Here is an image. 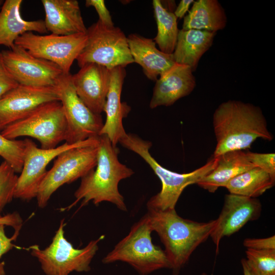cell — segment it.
<instances>
[{
  "instance_id": "7402d4cb",
  "label": "cell",
  "mask_w": 275,
  "mask_h": 275,
  "mask_svg": "<svg viewBox=\"0 0 275 275\" xmlns=\"http://www.w3.org/2000/svg\"><path fill=\"white\" fill-rule=\"evenodd\" d=\"M216 32L199 30H180L172 56L176 63L196 70L202 56L211 47Z\"/></svg>"
},
{
  "instance_id": "484cf974",
  "label": "cell",
  "mask_w": 275,
  "mask_h": 275,
  "mask_svg": "<svg viewBox=\"0 0 275 275\" xmlns=\"http://www.w3.org/2000/svg\"><path fill=\"white\" fill-rule=\"evenodd\" d=\"M154 17L157 32L153 39L162 52L171 54L177 43L179 30L177 26V18L174 12L168 10L159 0L152 2Z\"/></svg>"
},
{
  "instance_id": "6da1fadb",
  "label": "cell",
  "mask_w": 275,
  "mask_h": 275,
  "mask_svg": "<svg viewBox=\"0 0 275 275\" xmlns=\"http://www.w3.org/2000/svg\"><path fill=\"white\" fill-rule=\"evenodd\" d=\"M213 126L216 145L212 158L249 149L258 138L267 141L273 138L261 109L239 100L220 104L213 113Z\"/></svg>"
},
{
  "instance_id": "4316f807",
  "label": "cell",
  "mask_w": 275,
  "mask_h": 275,
  "mask_svg": "<svg viewBox=\"0 0 275 275\" xmlns=\"http://www.w3.org/2000/svg\"><path fill=\"white\" fill-rule=\"evenodd\" d=\"M246 263L254 275H275V250L247 249Z\"/></svg>"
},
{
  "instance_id": "74e56055",
  "label": "cell",
  "mask_w": 275,
  "mask_h": 275,
  "mask_svg": "<svg viewBox=\"0 0 275 275\" xmlns=\"http://www.w3.org/2000/svg\"><path fill=\"white\" fill-rule=\"evenodd\" d=\"M4 262H1L0 263V275H5V271H4Z\"/></svg>"
},
{
  "instance_id": "603a6c76",
  "label": "cell",
  "mask_w": 275,
  "mask_h": 275,
  "mask_svg": "<svg viewBox=\"0 0 275 275\" xmlns=\"http://www.w3.org/2000/svg\"><path fill=\"white\" fill-rule=\"evenodd\" d=\"M215 167L197 184L210 193L225 187L233 178L254 168L244 150L225 153L219 156Z\"/></svg>"
},
{
  "instance_id": "2e32d148",
  "label": "cell",
  "mask_w": 275,
  "mask_h": 275,
  "mask_svg": "<svg viewBox=\"0 0 275 275\" xmlns=\"http://www.w3.org/2000/svg\"><path fill=\"white\" fill-rule=\"evenodd\" d=\"M76 93L94 114L103 112L110 82V69L96 64L88 63L72 75Z\"/></svg>"
},
{
  "instance_id": "1f68e13d",
  "label": "cell",
  "mask_w": 275,
  "mask_h": 275,
  "mask_svg": "<svg viewBox=\"0 0 275 275\" xmlns=\"http://www.w3.org/2000/svg\"><path fill=\"white\" fill-rule=\"evenodd\" d=\"M85 5L86 7L94 8L99 16L98 21L101 23L111 27L114 26L110 13L103 0H86Z\"/></svg>"
},
{
  "instance_id": "4dcf8cb0",
  "label": "cell",
  "mask_w": 275,
  "mask_h": 275,
  "mask_svg": "<svg viewBox=\"0 0 275 275\" xmlns=\"http://www.w3.org/2000/svg\"><path fill=\"white\" fill-rule=\"evenodd\" d=\"M18 85L7 70L0 51V99Z\"/></svg>"
},
{
  "instance_id": "4fadbf2b",
  "label": "cell",
  "mask_w": 275,
  "mask_h": 275,
  "mask_svg": "<svg viewBox=\"0 0 275 275\" xmlns=\"http://www.w3.org/2000/svg\"><path fill=\"white\" fill-rule=\"evenodd\" d=\"M1 53L7 70L18 85L54 87L63 74L56 64L37 58L15 44L10 49L2 50Z\"/></svg>"
},
{
  "instance_id": "8992f818",
  "label": "cell",
  "mask_w": 275,
  "mask_h": 275,
  "mask_svg": "<svg viewBox=\"0 0 275 275\" xmlns=\"http://www.w3.org/2000/svg\"><path fill=\"white\" fill-rule=\"evenodd\" d=\"M99 136L91 142L66 150L58 155L42 180L36 197L44 208L60 187L82 178L96 166Z\"/></svg>"
},
{
  "instance_id": "ba28073f",
  "label": "cell",
  "mask_w": 275,
  "mask_h": 275,
  "mask_svg": "<svg viewBox=\"0 0 275 275\" xmlns=\"http://www.w3.org/2000/svg\"><path fill=\"white\" fill-rule=\"evenodd\" d=\"M65 224L63 219L51 244L44 250L37 245L29 248L31 254L36 257L46 275H68L71 272L88 271L90 263L98 249V243L104 236L91 240L84 248H74L64 236Z\"/></svg>"
},
{
  "instance_id": "d590c367",
  "label": "cell",
  "mask_w": 275,
  "mask_h": 275,
  "mask_svg": "<svg viewBox=\"0 0 275 275\" xmlns=\"http://www.w3.org/2000/svg\"><path fill=\"white\" fill-rule=\"evenodd\" d=\"M194 1V0H181L174 12L177 18H183L186 13L188 11L190 6Z\"/></svg>"
},
{
  "instance_id": "e575fe53",
  "label": "cell",
  "mask_w": 275,
  "mask_h": 275,
  "mask_svg": "<svg viewBox=\"0 0 275 275\" xmlns=\"http://www.w3.org/2000/svg\"><path fill=\"white\" fill-rule=\"evenodd\" d=\"M0 224L12 227L15 232H19L22 224V220L19 214L14 212L0 218Z\"/></svg>"
},
{
  "instance_id": "d6986e66",
  "label": "cell",
  "mask_w": 275,
  "mask_h": 275,
  "mask_svg": "<svg viewBox=\"0 0 275 275\" xmlns=\"http://www.w3.org/2000/svg\"><path fill=\"white\" fill-rule=\"evenodd\" d=\"M47 32L58 35L85 34V26L76 0H42Z\"/></svg>"
},
{
  "instance_id": "52a82bcc",
  "label": "cell",
  "mask_w": 275,
  "mask_h": 275,
  "mask_svg": "<svg viewBox=\"0 0 275 275\" xmlns=\"http://www.w3.org/2000/svg\"><path fill=\"white\" fill-rule=\"evenodd\" d=\"M7 139L29 136L37 140L41 148H54L66 140L67 124L60 101L39 106L24 118L8 125L1 131Z\"/></svg>"
},
{
  "instance_id": "836d02e7",
  "label": "cell",
  "mask_w": 275,
  "mask_h": 275,
  "mask_svg": "<svg viewBox=\"0 0 275 275\" xmlns=\"http://www.w3.org/2000/svg\"><path fill=\"white\" fill-rule=\"evenodd\" d=\"M4 226L0 224V258L2 255L15 246L12 241L16 239L19 234L18 232H15L12 237H8L5 234Z\"/></svg>"
},
{
  "instance_id": "7c38bea8",
  "label": "cell",
  "mask_w": 275,
  "mask_h": 275,
  "mask_svg": "<svg viewBox=\"0 0 275 275\" xmlns=\"http://www.w3.org/2000/svg\"><path fill=\"white\" fill-rule=\"evenodd\" d=\"M95 138L73 144L65 142L49 149L39 148L31 140L25 139L23 167L17 178L14 198L24 200L36 198L39 187L47 172L48 163L63 152L87 144Z\"/></svg>"
},
{
  "instance_id": "f1b7e54d",
  "label": "cell",
  "mask_w": 275,
  "mask_h": 275,
  "mask_svg": "<svg viewBox=\"0 0 275 275\" xmlns=\"http://www.w3.org/2000/svg\"><path fill=\"white\" fill-rule=\"evenodd\" d=\"M6 161L0 164V211L14 198L18 177ZM2 216L0 214V218Z\"/></svg>"
},
{
  "instance_id": "f546056e",
  "label": "cell",
  "mask_w": 275,
  "mask_h": 275,
  "mask_svg": "<svg viewBox=\"0 0 275 275\" xmlns=\"http://www.w3.org/2000/svg\"><path fill=\"white\" fill-rule=\"evenodd\" d=\"M249 160L254 167L259 168L275 178V154L246 152Z\"/></svg>"
},
{
  "instance_id": "e0dca14e",
  "label": "cell",
  "mask_w": 275,
  "mask_h": 275,
  "mask_svg": "<svg viewBox=\"0 0 275 275\" xmlns=\"http://www.w3.org/2000/svg\"><path fill=\"white\" fill-rule=\"evenodd\" d=\"M196 86L191 68L176 63L156 80L150 108L171 106L181 98L189 95Z\"/></svg>"
},
{
  "instance_id": "ac0fdd59",
  "label": "cell",
  "mask_w": 275,
  "mask_h": 275,
  "mask_svg": "<svg viewBox=\"0 0 275 275\" xmlns=\"http://www.w3.org/2000/svg\"><path fill=\"white\" fill-rule=\"evenodd\" d=\"M125 76L124 67H117L110 69V82L103 110L106 114V120L100 135H106L115 147H117L121 139L126 134L122 121L130 109L126 103L121 101Z\"/></svg>"
},
{
  "instance_id": "f35d334b",
  "label": "cell",
  "mask_w": 275,
  "mask_h": 275,
  "mask_svg": "<svg viewBox=\"0 0 275 275\" xmlns=\"http://www.w3.org/2000/svg\"><path fill=\"white\" fill-rule=\"evenodd\" d=\"M3 1L0 0V7H1V6H2V5L3 4Z\"/></svg>"
},
{
  "instance_id": "d4e9b609",
  "label": "cell",
  "mask_w": 275,
  "mask_h": 275,
  "mask_svg": "<svg viewBox=\"0 0 275 275\" xmlns=\"http://www.w3.org/2000/svg\"><path fill=\"white\" fill-rule=\"evenodd\" d=\"M275 178L263 170L252 168L232 179L225 186L230 194L253 198L272 187Z\"/></svg>"
},
{
  "instance_id": "5bb4252c",
  "label": "cell",
  "mask_w": 275,
  "mask_h": 275,
  "mask_svg": "<svg viewBox=\"0 0 275 275\" xmlns=\"http://www.w3.org/2000/svg\"><path fill=\"white\" fill-rule=\"evenodd\" d=\"M53 101H59L54 87L18 85L0 99V132L42 104Z\"/></svg>"
},
{
  "instance_id": "cb8c5ba5",
  "label": "cell",
  "mask_w": 275,
  "mask_h": 275,
  "mask_svg": "<svg viewBox=\"0 0 275 275\" xmlns=\"http://www.w3.org/2000/svg\"><path fill=\"white\" fill-rule=\"evenodd\" d=\"M227 22L225 11L217 0H198L194 1L191 9L184 16L182 30L216 33L223 30Z\"/></svg>"
},
{
  "instance_id": "7a4b0ae2",
  "label": "cell",
  "mask_w": 275,
  "mask_h": 275,
  "mask_svg": "<svg viewBox=\"0 0 275 275\" xmlns=\"http://www.w3.org/2000/svg\"><path fill=\"white\" fill-rule=\"evenodd\" d=\"M152 231L159 235L174 275H178L193 252L210 237L215 219L201 223L180 216L175 209L148 210Z\"/></svg>"
},
{
  "instance_id": "83f0119b",
  "label": "cell",
  "mask_w": 275,
  "mask_h": 275,
  "mask_svg": "<svg viewBox=\"0 0 275 275\" xmlns=\"http://www.w3.org/2000/svg\"><path fill=\"white\" fill-rule=\"evenodd\" d=\"M25 141L10 140L0 132V156L13 169L15 173H21L23 163Z\"/></svg>"
},
{
  "instance_id": "9c48e42d",
  "label": "cell",
  "mask_w": 275,
  "mask_h": 275,
  "mask_svg": "<svg viewBox=\"0 0 275 275\" xmlns=\"http://www.w3.org/2000/svg\"><path fill=\"white\" fill-rule=\"evenodd\" d=\"M87 40L76 61L80 68L96 63L112 69L134 63L127 37L118 27L108 26L99 21L87 29Z\"/></svg>"
},
{
  "instance_id": "30bf717a",
  "label": "cell",
  "mask_w": 275,
  "mask_h": 275,
  "mask_svg": "<svg viewBox=\"0 0 275 275\" xmlns=\"http://www.w3.org/2000/svg\"><path fill=\"white\" fill-rule=\"evenodd\" d=\"M54 87L67 124L65 142L73 144L99 136L104 124L101 115L93 113L78 96L70 73L62 74Z\"/></svg>"
},
{
  "instance_id": "3957f363",
  "label": "cell",
  "mask_w": 275,
  "mask_h": 275,
  "mask_svg": "<svg viewBox=\"0 0 275 275\" xmlns=\"http://www.w3.org/2000/svg\"><path fill=\"white\" fill-rule=\"evenodd\" d=\"M119 153L118 148L113 145L106 135L99 136L96 169L81 178L80 185L74 193L75 201L70 208L80 200H82L80 207L91 201L95 205L106 201L122 211H127L118 184L121 180L131 176L134 172L120 162Z\"/></svg>"
},
{
  "instance_id": "9a60e30c",
  "label": "cell",
  "mask_w": 275,
  "mask_h": 275,
  "mask_svg": "<svg viewBox=\"0 0 275 275\" xmlns=\"http://www.w3.org/2000/svg\"><path fill=\"white\" fill-rule=\"evenodd\" d=\"M261 211V203L257 198L232 194L226 195L223 208L210 235L215 245L216 253L218 252L223 237L238 232L248 222L258 219Z\"/></svg>"
},
{
  "instance_id": "8d00e7d4",
  "label": "cell",
  "mask_w": 275,
  "mask_h": 275,
  "mask_svg": "<svg viewBox=\"0 0 275 275\" xmlns=\"http://www.w3.org/2000/svg\"><path fill=\"white\" fill-rule=\"evenodd\" d=\"M241 263L243 269V275H254L249 268L245 259H241Z\"/></svg>"
},
{
  "instance_id": "5b68a950",
  "label": "cell",
  "mask_w": 275,
  "mask_h": 275,
  "mask_svg": "<svg viewBox=\"0 0 275 275\" xmlns=\"http://www.w3.org/2000/svg\"><path fill=\"white\" fill-rule=\"evenodd\" d=\"M147 213L131 227L129 233L103 259L104 263L126 262L141 275H147L163 268H170L166 255L152 242Z\"/></svg>"
},
{
  "instance_id": "277c9868",
  "label": "cell",
  "mask_w": 275,
  "mask_h": 275,
  "mask_svg": "<svg viewBox=\"0 0 275 275\" xmlns=\"http://www.w3.org/2000/svg\"><path fill=\"white\" fill-rule=\"evenodd\" d=\"M119 143L127 149L138 154L152 169L160 180L161 189L147 202L148 210H165L175 209L176 203L187 186L197 183L215 167L218 157L212 158L201 167L187 173H178L161 166L151 155L150 141L136 134L127 133Z\"/></svg>"
},
{
  "instance_id": "ffe728a7",
  "label": "cell",
  "mask_w": 275,
  "mask_h": 275,
  "mask_svg": "<svg viewBox=\"0 0 275 275\" xmlns=\"http://www.w3.org/2000/svg\"><path fill=\"white\" fill-rule=\"evenodd\" d=\"M127 40L134 63L142 67L148 79L156 81L175 64L172 54L158 49L153 39L132 34L128 36Z\"/></svg>"
},
{
  "instance_id": "8fae6325",
  "label": "cell",
  "mask_w": 275,
  "mask_h": 275,
  "mask_svg": "<svg viewBox=\"0 0 275 275\" xmlns=\"http://www.w3.org/2000/svg\"><path fill=\"white\" fill-rule=\"evenodd\" d=\"M87 40L86 33L63 36L53 34L37 35L31 32L19 37L15 44L37 58L56 64L63 73L68 74Z\"/></svg>"
},
{
  "instance_id": "44dd1931",
  "label": "cell",
  "mask_w": 275,
  "mask_h": 275,
  "mask_svg": "<svg viewBox=\"0 0 275 275\" xmlns=\"http://www.w3.org/2000/svg\"><path fill=\"white\" fill-rule=\"evenodd\" d=\"M22 0H6L0 10V45L9 49L16 39L27 32H47L44 20H25L21 16Z\"/></svg>"
},
{
  "instance_id": "d6a6232c",
  "label": "cell",
  "mask_w": 275,
  "mask_h": 275,
  "mask_svg": "<svg viewBox=\"0 0 275 275\" xmlns=\"http://www.w3.org/2000/svg\"><path fill=\"white\" fill-rule=\"evenodd\" d=\"M247 249L256 250H275V236L263 238H246L243 242Z\"/></svg>"
},
{
  "instance_id": "ab89813d",
  "label": "cell",
  "mask_w": 275,
  "mask_h": 275,
  "mask_svg": "<svg viewBox=\"0 0 275 275\" xmlns=\"http://www.w3.org/2000/svg\"><path fill=\"white\" fill-rule=\"evenodd\" d=\"M201 275H207V274L205 272H203Z\"/></svg>"
}]
</instances>
